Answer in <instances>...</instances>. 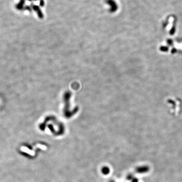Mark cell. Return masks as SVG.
<instances>
[]
</instances>
